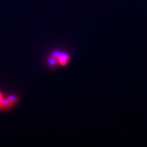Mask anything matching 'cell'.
<instances>
[{
    "mask_svg": "<svg viewBox=\"0 0 147 147\" xmlns=\"http://www.w3.org/2000/svg\"><path fill=\"white\" fill-rule=\"evenodd\" d=\"M69 60H70L69 55L65 53H59L58 57H57V61L61 66H65L69 63Z\"/></svg>",
    "mask_w": 147,
    "mask_h": 147,
    "instance_id": "cell-1",
    "label": "cell"
},
{
    "mask_svg": "<svg viewBox=\"0 0 147 147\" xmlns=\"http://www.w3.org/2000/svg\"><path fill=\"white\" fill-rule=\"evenodd\" d=\"M6 98L13 106H15L16 104H17V103L18 102V97L16 96V95H9L8 96L6 97Z\"/></svg>",
    "mask_w": 147,
    "mask_h": 147,
    "instance_id": "cell-2",
    "label": "cell"
},
{
    "mask_svg": "<svg viewBox=\"0 0 147 147\" xmlns=\"http://www.w3.org/2000/svg\"><path fill=\"white\" fill-rule=\"evenodd\" d=\"M3 98H4V97H3L2 93H1V92L0 91V108H1V104H2Z\"/></svg>",
    "mask_w": 147,
    "mask_h": 147,
    "instance_id": "cell-3",
    "label": "cell"
}]
</instances>
